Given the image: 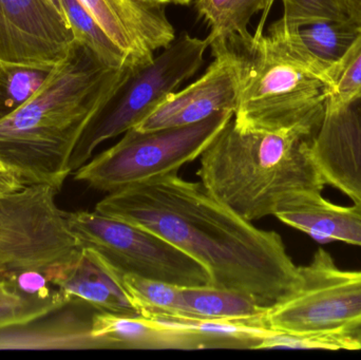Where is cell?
<instances>
[{
	"label": "cell",
	"instance_id": "5bb4252c",
	"mask_svg": "<svg viewBox=\"0 0 361 360\" xmlns=\"http://www.w3.org/2000/svg\"><path fill=\"white\" fill-rule=\"evenodd\" d=\"M322 192L290 194L282 201L274 216L313 238L341 241L361 247L360 207L333 204Z\"/></svg>",
	"mask_w": 361,
	"mask_h": 360
},
{
	"label": "cell",
	"instance_id": "7402d4cb",
	"mask_svg": "<svg viewBox=\"0 0 361 360\" xmlns=\"http://www.w3.org/2000/svg\"><path fill=\"white\" fill-rule=\"evenodd\" d=\"M360 31L361 25L351 18L322 19L298 27L307 50L330 67L345 55Z\"/></svg>",
	"mask_w": 361,
	"mask_h": 360
},
{
	"label": "cell",
	"instance_id": "7c38bea8",
	"mask_svg": "<svg viewBox=\"0 0 361 360\" xmlns=\"http://www.w3.org/2000/svg\"><path fill=\"white\" fill-rule=\"evenodd\" d=\"M126 53L131 67L152 63L154 52L176 39L162 4L139 0H78Z\"/></svg>",
	"mask_w": 361,
	"mask_h": 360
},
{
	"label": "cell",
	"instance_id": "9a60e30c",
	"mask_svg": "<svg viewBox=\"0 0 361 360\" xmlns=\"http://www.w3.org/2000/svg\"><path fill=\"white\" fill-rule=\"evenodd\" d=\"M91 334L102 349L139 350H200L201 340L162 321L141 315L97 312L91 317Z\"/></svg>",
	"mask_w": 361,
	"mask_h": 360
},
{
	"label": "cell",
	"instance_id": "e0dca14e",
	"mask_svg": "<svg viewBox=\"0 0 361 360\" xmlns=\"http://www.w3.org/2000/svg\"><path fill=\"white\" fill-rule=\"evenodd\" d=\"M46 317L25 325L0 328V350L102 349L91 334V318L84 321L74 313Z\"/></svg>",
	"mask_w": 361,
	"mask_h": 360
},
{
	"label": "cell",
	"instance_id": "44dd1931",
	"mask_svg": "<svg viewBox=\"0 0 361 360\" xmlns=\"http://www.w3.org/2000/svg\"><path fill=\"white\" fill-rule=\"evenodd\" d=\"M63 6L75 42L90 49L110 69L122 70L131 67L126 53L106 33L78 0H63Z\"/></svg>",
	"mask_w": 361,
	"mask_h": 360
},
{
	"label": "cell",
	"instance_id": "8992f818",
	"mask_svg": "<svg viewBox=\"0 0 361 360\" xmlns=\"http://www.w3.org/2000/svg\"><path fill=\"white\" fill-rule=\"evenodd\" d=\"M59 188L27 184L0 194V281L27 272L51 276L80 258L82 245L55 202Z\"/></svg>",
	"mask_w": 361,
	"mask_h": 360
},
{
	"label": "cell",
	"instance_id": "1f68e13d",
	"mask_svg": "<svg viewBox=\"0 0 361 360\" xmlns=\"http://www.w3.org/2000/svg\"><path fill=\"white\" fill-rule=\"evenodd\" d=\"M348 333L355 337L361 345V327L356 328V329L352 330V331L348 332Z\"/></svg>",
	"mask_w": 361,
	"mask_h": 360
},
{
	"label": "cell",
	"instance_id": "6da1fadb",
	"mask_svg": "<svg viewBox=\"0 0 361 360\" xmlns=\"http://www.w3.org/2000/svg\"><path fill=\"white\" fill-rule=\"evenodd\" d=\"M94 211L158 235L199 262L212 285L271 308L300 287L281 237L221 204L201 182L175 175L108 194Z\"/></svg>",
	"mask_w": 361,
	"mask_h": 360
},
{
	"label": "cell",
	"instance_id": "484cf974",
	"mask_svg": "<svg viewBox=\"0 0 361 360\" xmlns=\"http://www.w3.org/2000/svg\"><path fill=\"white\" fill-rule=\"evenodd\" d=\"M282 20L293 27H302L322 19L349 18L341 0H282Z\"/></svg>",
	"mask_w": 361,
	"mask_h": 360
},
{
	"label": "cell",
	"instance_id": "2e32d148",
	"mask_svg": "<svg viewBox=\"0 0 361 360\" xmlns=\"http://www.w3.org/2000/svg\"><path fill=\"white\" fill-rule=\"evenodd\" d=\"M50 283L72 302H84L97 312L139 315L116 276L90 249H82L75 262L51 276Z\"/></svg>",
	"mask_w": 361,
	"mask_h": 360
},
{
	"label": "cell",
	"instance_id": "5b68a950",
	"mask_svg": "<svg viewBox=\"0 0 361 360\" xmlns=\"http://www.w3.org/2000/svg\"><path fill=\"white\" fill-rule=\"evenodd\" d=\"M207 38L183 33L154 61L142 67H127L109 97L82 131L70 160L72 173L86 164L104 142L135 128L157 106L199 71Z\"/></svg>",
	"mask_w": 361,
	"mask_h": 360
},
{
	"label": "cell",
	"instance_id": "8fae6325",
	"mask_svg": "<svg viewBox=\"0 0 361 360\" xmlns=\"http://www.w3.org/2000/svg\"><path fill=\"white\" fill-rule=\"evenodd\" d=\"M310 150L324 184L361 209V99L326 108Z\"/></svg>",
	"mask_w": 361,
	"mask_h": 360
},
{
	"label": "cell",
	"instance_id": "d6a6232c",
	"mask_svg": "<svg viewBox=\"0 0 361 360\" xmlns=\"http://www.w3.org/2000/svg\"><path fill=\"white\" fill-rule=\"evenodd\" d=\"M192 0H177V4H182V6H185V4H189Z\"/></svg>",
	"mask_w": 361,
	"mask_h": 360
},
{
	"label": "cell",
	"instance_id": "f546056e",
	"mask_svg": "<svg viewBox=\"0 0 361 360\" xmlns=\"http://www.w3.org/2000/svg\"><path fill=\"white\" fill-rule=\"evenodd\" d=\"M44 1L48 2V4H50L51 6H53V8H54L55 10L61 15V16H63L67 19L65 10H63V0H44Z\"/></svg>",
	"mask_w": 361,
	"mask_h": 360
},
{
	"label": "cell",
	"instance_id": "9c48e42d",
	"mask_svg": "<svg viewBox=\"0 0 361 360\" xmlns=\"http://www.w3.org/2000/svg\"><path fill=\"white\" fill-rule=\"evenodd\" d=\"M300 287L267 311L265 323L298 333L350 332L361 327V271H345L330 253L318 249L300 266Z\"/></svg>",
	"mask_w": 361,
	"mask_h": 360
},
{
	"label": "cell",
	"instance_id": "ba28073f",
	"mask_svg": "<svg viewBox=\"0 0 361 360\" xmlns=\"http://www.w3.org/2000/svg\"><path fill=\"white\" fill-rule=\"evenodd\" d=\"M82 249L94 252L112 270L176 287L212 285L207 271L150 230L99 211L68 213Z\"/></svg>",
	"mask_w": 361,
	"mask_h": 360
},
{
	"label": "cell",
	"instance_id": "83f0119b",
	"mask_svg": "<svg viewBox=\"0 0 361 360\" xmlns=\"http://www.w3.org/2000/svg\"><path fill=\"white\" fill-rule=\"evenodd\" d=\"M19 178L0 160V194L23 187Z\"/></svg>",
	"mask_w": 361,
	"mask_h": 360
},
{
	"label": "cell",
	"instance_id": "4fadbf2b",
	"mask_svg": "<svg viewBox=\"0 0 361 360\" xmlns=\"http://www.w3.org/2000/svg\"><path fill=\"white\" fill-rule=\"evenodd\" d=\"M15 63L53 67L73 46L69 23L44 0H0Z\"/></svg>",
	"mask_w": 361,
	"mask_h": 360
},
{
	"label": "cell",
	"instance_id": "d6986e66",
	"mask_svg": "<svg viewBox=\"0 0 361 360\" xmlns=\"http://www.w3.org/2000/svg\"><path fill=\"white\" fill-rule=\"evenodd\" d=\"M275 0H195L199 16L207 23L209 46L226 42L235 35L245 36L247 25L255 14L263 11L259 25H264Z\"/></svg>",
	"mask_w": 361,
	"mask_h": 360
},
{
	"label": "cell",
	"instance_id": "30bf717a",
	"mask_svg": "<svg viewBox=\"0 0 361 360\" xmlns=\"http://www.w3.org/2000/svg\"><path fill=\"white\" fill-rule=\"evenodd\" d=\"M214 61L205 73L180 92H173L146 116L137 128L141 131L188 126L218 112L235 113L241 90L239 59L226 42L210 44Z\"/></svg>",
	"mask_w": 361,
	"mask_h": 360
},
{
	"label": "cell",
	"instance_id": "7a4b0ae2",
	"mask_svg": "<svg viewBox=\"0 0 361 360\" xmlns=\"http://www.w3.org/2000/svg\"><path fill=\"white\" fill-rule=\"evenodd\" d=\"M126 68L110 69L90 49L74 42L39 89L0 116L1 162L23 185L49 184L61 190L72 173L70 160L82 131Z\"/></svg>",
	"mask_w": 361,
	"mask_h": 360
},
{
	"label": "cell",
	"instance_id": "603a6c76",
	"mask_svg": "<svg viewBox=\"0 0 361 360\" xmlns=\"http://www.w3.org/2000/svg\"><path fill=\"white\" fill-rule=\"evenodd\" d=\"M72 300L59 290L52 297L23 295L6 283L0 287V328L25 325L61 310Z\"/></svg>",
	"mask_w": 361,
	"mask_h": 360
},
{
	"label": "cell",
	"instance_id": "3957f363",
	"mask_svg": "<svg viewBox=\"0 0 361 360\" xmlns=\"http://www.w3.org/2000/svg\"><path fill=\"white\" fill-rule=\"evenodd\" d=\"M226 44L241 67L235 126L243 130H318L332 92L331 67L307 50L298 27L280 18L267 34L264 25H259L254 35H235Z\"/></svg>",
	"mask_w": 361,
	"mask_h": 360
},
{
	"label": "cell",
	"instance_id": "836d02e7",
	"mask_svg": "<svg viewBox=\"0 0 361 360\" xmlns=\"http://www.w3.org/2000/svg\"><path fill=\"white\" fill-rule=\"evenodd\" d=\"M4 283H6V281H0V287H1L2 285H4Z\"/></svg>",
	"mask_w": 361,
	"mask_h": 360
},
{
	"label": "cell",
	"instance_id": "4dcf8cb0",
	"mask_svg": "<svg viewBox=\"0 0 361 360\" xmlns=\"http://www.w3.org/2000/svg\"><path fill=\"white\" fill-rule=\"evenodd\" d=\"M139 1L147 2V4H162V6L171 4H177V0H139Z\"/></svg>",
	"mask_w": 361,
	"mask_h": 360
},
{
	"label": "cell",
	"instance_id": "f1b7e54d",
	"mask_svg": "<svg viewBox=\"0 0 361 360\" xmlns=\"http://www.w3.org/2000/svg\"><path fill=\"white\" fill-rule=\"evenodd\" d=\"M348 16L361 25V0H341Z\"/></svg>",
	"mask_w": 361,
	"mask_h": 360
},
{
	"label": "cell",
	"instance_id": "52a82bcc",
	"mask_svg": "<svg viewBox=\"0 0 361 360\" xmlns=\"http://www.w3.org/2000/svg\"><path fill=\"white\" fill-rule=\"evenodd\" d=\"M233 112H218L188 126L158 130L129 129L120 142L74 171V180L97 192L112 194L164 175H175L200 158Z\"/></svg>",
	"mask_w": 361,
	"mask_h": 360
},
{
	"label": "cell",
	"instance_id": "4316f807",
	"mask_svg": "<svg viewBox=\"0 0 361 360\" xmlns=\"http://www.w3.org/2000/svg\"><path fill=\"white\" fill-rule=\"evenodd\" d=\"M12 42L6 23L0 15V76L10 66L15 65Z\"/></svg>",
	"mask_w": 361,
	"mask_h": 360
},
{
	"label": "cell",
	"instance_id": "ac0fdd59",
	"mask_svg": "<svg viewBox=\"0 0 361 360\" xmlns=\"http://www.w3.org/2000/svg\"><path fill=\"white\" fill-rule=\"evenodd\" d=\"M180 294L185 317L188 318L267 325L269 308L243 294L212 285L180 287Z\"/></svg>",
	"mask_w": 361,
	"mask_h": 360
},
{
	"label": "cell",
	"instance_id": "277c9868",
	"mask_svg": "<svg viewBox=\"0 0 361 360\" xmlns=\"http://www.w3.org/2000/svg\"><path fill=\"white\" fill-rule=\"evenodd\" d=\"M305 130H243L233 118L200 156L197 171L208 194L247 221L274 216L299 192H322Z\"/></svg>",
	"mask_w": 361,
	"mask_h": 360
},
{
	"label": "cell",
	"instance_id": "d4e9b609",
	"mask_svg": "<svg viewBox=\"0 0 361 360\" xmlns=\"http://www.w3.org/2000/svg\"><path fill=\"white\" fill-rule=\"evenodd\" d=\"M51 69L20 63L10 66L0 76V89L8 112L27 101L42 86Z\"/></svg>",
	"mask_w": 361,
	"mask_h": 360
},
{
	"label": "cell",
	"instance_id": "ffe728a7",
	"mask_svg": "<svg viewBox=\"0 0 361 360\" xmlns=\"http://www.w3.org/2000/svg\"><path fill=\"white\" fill-rule=\"evenodd\" d=\"M106 266L116 276L137 314L150 319L185 317L180 287L133 275L120 274L107 264Z\"/></svg>",
	"mask_w": 361,
	"mask_h": 360
},
{
	"label": "cell",
	"instance_id": "cb8c5ba5",
	"mask_svg": "<svg viewBox=\"0 0 361 360\" xmlns=\"http://www.w3.org/2000/svg\"><path fill=\"white\" fill-rule=\"evenodd\" d=\"M329 74L332 92L326 108L341 107L361 99V31Z\"/></svg>",
	"mask_w": 361,
	"mask_h": 360
}]
</instances>
